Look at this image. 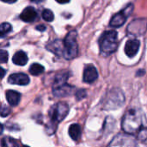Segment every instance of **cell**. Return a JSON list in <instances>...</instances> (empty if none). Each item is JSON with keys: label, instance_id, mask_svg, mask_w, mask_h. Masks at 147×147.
Masks as SVG:
<instances>
[{"label": "cell", "instance_id": "6da1fadb", "mask_svg": "<svg viewBox=\"0 0 147 147\" xmlns=\"http://www.w3.org/2000/svg\"><path fill=\"white\" fill-rule=\"evenodd\" d=\"M142 127L141 113L138 110L132 109L127 111L122 121L123 130L129 134H134L139 132Z\"/></svg>", "mask_w": 147, "mask_h": 147}, {"label": "cell", "instance_id": "7a4b0ae2", "mask_svg": "<svg viewBox=\"0 0 147 147\" xmlns=\"http://www.w3.org/2000/svg\"><path fill=\"white\" fill-rule=\"evenodd\" d=\"M100 52L104 56H109L115 53L118 47L117 32L109 30L104 32L99 39Z\"/></svg>", "mask_w": 147, "mask_h": 147}, {"label": "cell", "instance_id": "3957f363", "mask_svg": "<svg viewBox=\"0 0 147 147\" xmlns=\"http://www.w3.org/2000/svg\"><path fill=\"white\" fill-rule=\"evenodd\" d=\"M78 53V46L77 42V32L71 31L68 33L64 40L63 55L66 59H72Z\"/></svg>", "mask_w": 147, "mask_h": 147}, {"label": "cell", "instance_id": "277c9868", "mask_svg": "<svg viewBox=\"0 0 147 147\" xmlns=\"http://www.w3.org/2000/svg\"><path fill=\"white\" fill-rule=\"evenodd\" d=\"M108 147H137V140L133 134H119L114 137Z\"/></svg>", "mask_w": 147, "mask_h": 147}, {"label": "cell", "instance_id": "5b68a950", "mask_svg": "<svg viewBox=\"0 0 147 147\" xmlns=\"http://www.w3.org/2000/svg\"><path fill=\"white\" fill-rule=\"evenodd\" d=\"M69 112V106L65 102H58L55 104L49 112L51 121L58 125L59 122L63 121Z\"/></svg>", "mask_w": 147, "mask_h": 147}, {"label": "cell", "instance_id": "8992f818", "mask_svg": "<svg viewBox=\"0 0 147 147\" xmlns=\"http://www.w3.org/2000/svg\"><path fill=\"white\" fill-rule=\"evenodd\" d=\"M133 9H134L133 4L127 5L123 10H121V12L117 13L116 15H115L112 17V19L110 20V23H109L110 26L114 27V28H119V27L122 26L126 22L127 18L132 13Z\"/></svg>", "mask_w": 147, "mask_h": 147}, {"label": "cell", "instance_id": "52a82bcc", "mask_svg": "<svg viewBox=\"0 0 147 147\" xmlns=\"http://www.w3.org/2000/svg\"><path fill=\"white\" fill-rule=\"evenodd\" d=\"M124 102V96L121 91L113 90L110 91V95L107 101V109H115L122 105Z\"/></svg>", "mask_w": 147, "mask_h": 147}, {"label": "cell", "instance_id": "ba28073f", "mask_svg": "<svg viewBox=\"0 0 147 147\" xmlns=\"http://www.w3.org/2000/svg\"><path fill=\"white\" fill-rule=\"evenodd\" d=\"M98 78V72L96 67L92 65H89L85 66L84 71V82L87 84H92Z\"/></svg>", "mask_w": 147, "mask_h": 147}, {"label": "cell", "instance_id": "9c48e42d", "mask_svg": "<svg viewBox=\"0 0 147 147\" xmlns=\"http://www.w3.org/2000/svg\"><path fill=\"white\" fill-rule=\"evenodd\" d=\"M140 42L138 40H129L125 45V53L129 58L134 57L139 52Z\"/></svg>", "mask_w": 147, "mask_h": 147}, {"label": "cell", "instance_id": "30bf717a", "mask_svg": "<svg viewBox=\"0 0 147 147\" xmlns=\"http://www.w3.org/2000/svg\"><path fill=\"white\" fill-rule=\"evenodd\" d=\"M8 82L12 84L27 85L29 84V78L24 73H14L9 77Z\"/></svg>", "mask_w": 147, "mask_h": 147}, {"label": "cell", "instance_id": "8fae6325", "mask_svg": "<svg viewBox=\"0 0 147 147\" xmlns=\"http://www.w3.org/2000/svg\"><path fill=\"white\" fill-rule=\"evenodd\" d=\"M74 90V87L68 85L66 84H61V85H57L53 87V92L55 96L58 97H64L71 95L72 93V90Z\"/></svg>", "mask_w": 147, "mask_h": 147}, {"label": "cell", "instance_id": "7c38bea8", "mask_svg": "<svg viewBox=\"0 0 147 147\" xmlns=\"http://www.w3.org/2000/svg\"><path fill=\"white\" fill-rule=\"evenodd\" d=\"M37 17V12L33 7H27L25 8L20 15V18L25 22H34Z\"/></svg>", "mask_w": 147, "mask_h": 147}, {"label": "cell", "instance_id": "4fadbf2b", "mask_svg": "<svg viewBox=\"0 0 147 147\" xmlns=\"http://www.w3.org/2000/svg\"><path fill=\"white\" fill-rule=\"evenodd\" d=\"M47 48L57 55H61L64 53V42H62L59 40H54V41L49 43L47 46Z\"/></svg>", "mask_w": 147, "mask_h": 147}, {"label": "cell", "instance_id": "5bb4252c", "mask_svg": "<svg viewBox=\"0 0 147 147\" xmlns=\"http://www.w3.org/2000/svg\"><path fill=\"white\" fill-rule=\"evenodd\" d=\"M6 99L10 106H16L19 104L21 100V94L15 90H7L6 91Z\"/></svg>", "mask_w": 147, "mask_h": 147}, {"label": "cell", "instance_id": "9a60e30c", "mask_svg": "<svg viewBox=\"0 0 147 147\" xmlns=\"http://www.w3.org/2000/svg\"><path fill=\"white\" fill-rule=\"evenodd\" d=\"M12 61L15 65H25L28 62V56L23 51H18L14 54L12 58Z\"/></svg>", "mask_w": 147, "mask_h": 147}, {"label": "cell", "instance_id": "2e32d148", "mask_svg": "<svg viewBox=\"0 0 147 147\" xmlns=\"http://www.w3.org/2000/svg\"><path fill=\"white\" fill-rule=\"evenodd\" d=\"M69 135L70 137L77 141L79 140L80 136H81V127L78 124H72L71 125V127H69Z\"/></svg>", "mask_w": 147, "mask_h": 147}, {"label": "cell", "instance_id": "e0dca14e", "mask_svg": "<svg viewBox=\"0 0 147 147\" xmlns=\"http://www.w3.org/2000/svg\"><path fill=\"white\" fill-rule=\"evenodd\" d=\"M68 77H69V73L68 72H62V73L58 74L55 77L53 86H57V85H61V84H66V80H67Z\"/></svg>", "mask_w": 147, "mask_h": 147}, {"label": "cell", "instance_id": "ac0fdd59", "mask_svg": "<svg viewBox=\"0 0 147 147\" xmlns=\"http://www.w3.org/2000/svg\"><path fill=\"white\" fill-rule=\"evenodd\" d=\"M44 71H45L44 67L41 65L37 64V63L33 64L29 68V72L34 76H39V75L42 74L44 72Z\"/></svg>", "mask_w": 147, "mask_h": 147}, {"label": "cell", "instance_id": "d6986e66", "mask_svg": "<svg viewBox=\"0 0 147 147\" xmlns=\"http://www.w3.org/2000/svg\"><path fill=\"white\" fill-rule=\"evenodd\" d=\"M2 147H20L17 141L11 137H4L2 140Z\"/></svg>", "mask_w": 147, "mask_h": 147}, {"label": "cell", "instance_id": "ffe728a7", "mask_svg": "<svg viewBox=\"0 0 147 147\" xmlns=\"http://www.w3.org/2000/svg\"><path fill=\"white\" fill-rule=\"evenodd\" d=\"M12 30V27L8 22H3L0 24V38L3 37L6 34L9 33Z\"/></svg>", "mask_w": 147, "mask_h": 147}, {"label": "cell", "instance_id": "44dd1931", "mask_svg": "<svg viewBox=\"0 0 147 147\" xmlns=\"http://www.w3.org/2000/svg\"><path fill=\"white\" fill-rule=\"evenodd\" d=\"M138 140L143 144L147 145V127L141 128L138 132Z\"/></svg>", "mask_w": 147, "mask_h": 147}, {"label": "cell", "instance_id": "7402d4cb", "mask_svg": "<svg viewBox=\"0 0 147 147\" xmlns=\"http://www.w3.org/2000/svg\"><path fill=\"white\" fill-rule=\"evenodd\" d=\"M42 18L47 22H53L54 19V15L52 12V10L47 9H44L42 12Z\"/></svg>", "mask_w": 147, "mask_h": 147}, {"label": "cell", "instance_id": "603a6c76", "mask_svg": "<svg viewBox=\"0 0 147 147\" xmlns=\"http://www.w3.org/2000/svg\"><path fill=\"white\" fill-rule=\"evenodd\" d=\"M9 59L8 52L5 50H0V63H6Z\"/></svg>", "mask_w": 147, "mask_h": 147}, {"label": "cell", "instance_id": "cb8c5ba5", "mask_svg": "<svg viewBox=\"0 0 147 147\" xmlns=\"http://www.w3.org/2000/svg\"><path fill=\"white\" fill-rule=\"evenodd\" d=\"M10 112H11L10 109L9 107H7V106H3L0 109V115L2 117H5V116L9 115Z\"/></svg>", "mask_w": 147, "mask_h": 147}, {"label": "cell", "instance_id": "d4e9b609", "mask_svg": "<svg viewBox=\"0 0 147 147\" xmlns=\"http://www.w3.org/2000/svg\"><path fill=\"white\" fill-rule=\"evenodd\" d=\"M86 96V90H79L76 92V97L78 100H82Z\"/></svg>", "mask_w": 147, "mask_h": 147}, {"label": "cell", "instance_id": "484cf974", "mask_svg": "<svg viewBox=\"0 0 147 147\" xmlns=\"http://www.w3.org/2000/svg\"><path fill=\"white\" fill-rule=\"evenodd\" d=\"M36 29L39 31H44V30H46V27H45V25H38L36 27Z\"/></svg>", "mask_w": 147, "mask_h": 147}, {"label": "cell", "instance_id": "4316f807", "mask_svg": "<svg viewBox=\"0 0 147 147\" xmlns=\"http://www.w3.org/2000/svg\"><path fill=\"white\" fill-rule=\"evenodd\" d=\"M4 75H5V70L3 69L2 67H0V78H3Z\"/></svg>", "mask_w": 147, "mask_h": 147}, {"label": "cell", "instance_id": "83f0119b", "mask_svg": "<svg viewBox=\"0 0 147 147\" xmlns=\"http://www.w3.org/2000/svg\"><path fill=\"white\" fill-rule=\"evenodd\" d=\"M0 1L7 3H14L15 2H16V0H0Z\"/></svg>", "mask_w": 147, "mask_h": 147}, {"label": "cell", "instance_id": "f1b7e54d", "mask_svg": "<svg viewBox=\"0 0 147 147\" xmlns=\"http://www.w3.org/2000/svg\"><path fill=\"white\" fill-rule=\"evenodd\" d=\"M56 1L59 3H67L70 2V0H56Z\"/></svg>", "mask_w": 147, "mask_h": 147}, {"label": "cell", "instance_id": "f546056e", "mask_svg": "<svg viewBox=\"0 0 147 147\" xmlns=\"http://www.w3.org/2000/svg\"><path fill=\"white\" fill-rule=\"evenodd\" d=\"M3 132V126L0 123V134H2Z\"/></svg>", "mask_w": 147, "mask_h": 147}, {"label": "cell", "instance_id": "4dcf8cb0", "mask_svg": "<svg viewBox=\"0 0 147 147\" xmlns=\"http://www.w3.org/2000/svg\"><path fill=\"white\" fill-rule=\"evenodd\" d=\"M23 147H29V146H23Z\"/></svg>", "mask_w": 147, "mask_h": 147}]
</instances>
